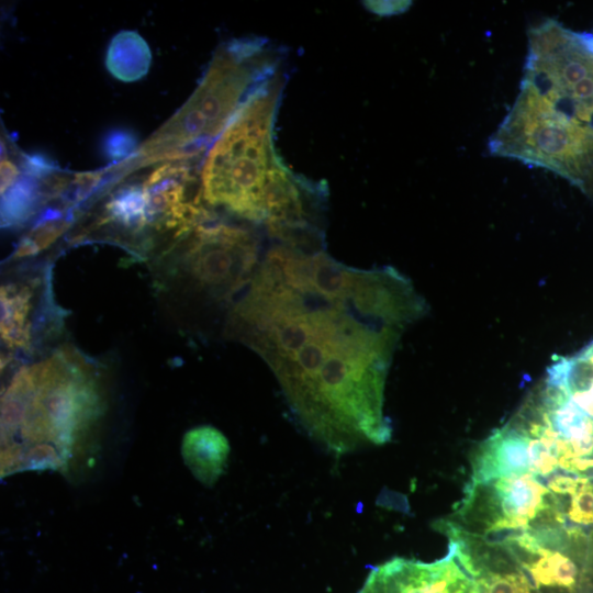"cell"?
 Listing matches in <instances>:
<instances>
[{
	"instance_id": "cell-11",
	"label": "cell",
	"mask_w": 593,
	"mask_h": 593,
	"mask_svg": "<svg viewBox=\"0 0 593 593\" xmlns=\"http://www.w3.org/2000/svg\"><path fill=\"white\" fill-rule=\"evenodd\" d=\"M37 281H15L1 287V339L11 349L31 350L32 311Z\"/></svg>"
},
{
	"instance_id": "cell-17",
	"label": "cell",
	"mask_w": 593,
	"mask_h": 593,
	"mask_svg": "<svg viewBox=\"0 0 593 593\" xmlns=\"http://www.w3.org/2000/svg\"><path fill=\"white\" fill-rule=\"evenodd\" d=\"M528 458L529 472L535 474L548 475L558 467L557 458L550 454L548 448L538 438L529 437Z\"/></svg>"
},
{
	"instance_id": "cell-2",
	"label": "cell",
	"mask_w": 593,
	"mask_h": 593,
	"mask_svg": "<svg viewBox=\"0 0 593 593\" xmlns=\"http://www.w3.org/2000/svg\"><path fill=\"white\" fill-rule=\"evenodd\" d=\"M105 411L101 372L64 346L21 367L1 396V473L68 472L90 449Z\"/></svg>"
},
{
	"instance_id": "cell-15",
	"label": "cell",
	"mask_w": 593,
	"mask_h": 593,
	"mask_svg": "<svg viewBox=\"0 0 593 593\" xmlns=\"http://www.w3.org/2000/svg\"><path fill=\"white\" fill-rule=\"evenodd\" d=\"M477 582L482 593H533L523 568L511 572L481 570Z\"/></svg>"
},
{
	"instance_id": "cell-21",
	"label": "cell",
	"mask_w": 593,
	"mask_h": 593,
	"mask_svg": "<svg viewBox=\"0 0 593 593\" xmlns=\"http://www.w3.org/2000/svg\"><path fill=\"white\" fill-rule=\"evenodd\" d=\"M582 43L585 45V47L593 53V33H581L579 34Z\"/></svg>"
},
{
	"instance_id": "cell-22",
	"label": "cell",
	"mask_w": 593,
	"mask_h": 593,
	"mask_svg": "<svg viewBox=\"0 0 593 593\" xmlns=\"http://www.w3.org/2000/svg\"><path fill=\"white\" fill-rule=\"evenodd\" d=\"M588 348L593 350V342L588 346Z\"/></svg>"
},
{
	"instance_id": "cell-10",
	"label": "cell",
	"mask_w": 593,
	"mask_h": 593,
	"mask_svg": "<svg viewBox=\"0 0 593 593\" xmlns=\"http://www.w3.org/2000/svg\"><path fill=\"white\" fill-rule=\"evenodd\" d=\"M493 486L503 517L518 526L529 527L528 522L548 504L559 503L557 496L529 472L500 478Z\"/></svg>"
},
{
	"instance_id": "cell-9",
	"label": "cell",
	"mask_w": 593,
	"mask_h": 593,
	"mask_svg": "<svg viewBox=\"0 0 593 593\" xmlns=\"http://www.w3.org/2000/svg\"><path fill=\"white\" fill-rule=\"evenodd\" d=\"M181 455L194 478L203 485L212 486L226 468L230 444L217 428L202 425L184 434Z\"/></svg>"
},
{
	"instance_id": "cell-18",
	"label": "cell",
	"mask_w": 593,
	"mask_h": 593,
	"mask_svg": "<svg viewBox=\"0 0 593 593\" xmlns=\"http://www.w3.org/2000/svg\"><path fill=\"white\" fill-rule=\"evenodd\" d=\"M136 148V137L127 131H114L104 142L105 154L112 159H121L132 154Z\"/></svg>"
},
{
	"instance_id": "cell-12",
	"label": "cell",
	"mask_w": 593,
	"mask_h": 593,
	"mask_svg": "<svg viewBox=\"0 0 593 593\" xmlns=\"http://www.w3.org/2000/svg\"><path fill=\"white\" fill-rule=\"evenodd\" d=\"M549 380L560 385L569 402L593 419V350L563 357L548 369Z\"/></svg>"
},
{
	"instance_id": "cell-3",
	"label": "cell",
	"mask_w": 593,
	"mask_h": 593,
	"mask_svg": "<svg viewBox=\"0 0 593 593\" xmlns=\"http://www.w3.org/2000/svg\"><path fill=\"white\" fill-rule=\"evenodd\" d=\"M282 55L269 41L222 44L188 101L137 150L136 163L160 164L201 155L247 99L278 70Z\"/></svg>"
},
{
	"instance_id": "cell-19",
	"label": "cell",
	"mask_w": 593,
	"mask_h": 593,
	"mask_svg": "<svg viewBox=\"0 0 593 593\" xmlns=\"http://www.w3.org/2000/svg\"><path fill=\"white\" fill-rule=\"evenodd\" d=\"M20 171L18 166L7 157L1 159V194H3L18 180Z\"/></svg>"
},
{
	"instance_id": "cell-7",
	"label": "cell",
	"mask_w": 593,
	"mask_h": 593,
	"mask_svg": "<svg viewBox=\"0 0 593 593\" xmlns=\"http://www.w3.org/2000/svg\"><path fill=\"white\" fill-rule=\"evenodd\" d=\"M523 79L562 111L593 125V53L549 19L529 29Z\"/></svg>"
},
{
	"instance_id": "cell-4",
	"label": "cell",
	"mask_w": 593,
	"mask_h": 593,
	"mask_svg": "<svg viewBox=\"0 0 593 593\" xmlns=\"http://www.w3.org/2000/svg\"><path fill=\"white\" fill-rule=\"evenodd\" d=\"M286 83L283 67L235 113L201 168L203 199L243 220L266 221V194L276 166L273 125Z\"/></svg>"
},
{
	"instance_id": "cell-16",
	"label": "cell",
	"mask_w": 593,
	"mask_h": 593,
	"mask_svg": "<svg viewBox=\"0 0 593 593\" xmlns=\"http://www.w3.org/2000/svg\"><path fill=\"white\" fill-rule=\"evenodd\" d=\"M68 223L60 220H46L36 225L18 245L13 258L32 256L54 243L67 228Z\"/></svg>"
},
{
	"instance_id": "cell-8",
	"label": "cell",
	"mask_w": 593,
	"mask_h": 593,
	"mask_svg": "<svg viewBox=\"0 0 593 593\" xmlns=\"http://www.w3.org/2000/svg\"><path fill=\"white\" fill-rule=\"evenodd\" d=\"M528 441L526 432L510 419L475 450L472 482L485 483L497 477L529 472Z\"/></svg>"
},
{
	"instance_id": "cell-1",
	"label": "cell",
	"mask_w": 593,
	"mask_h": 593,
	"mask_svg": "<svg viewBox=\"0 0 593 593\" xmlns=\"http://www.w3.org/2000/svg\"><path fill=\"white\" fill-rule=\"evenodd\" d=\"M232 302L227 336L266 361L307 436L335 455L391 438L385 378L402 332L427 311L407 278L271 238Z\"/></svg>"
},
{
	"instance_id": "cell-13",
	"label": "cell",
	"mask_w": 593,
	"mask_h": 593,
	"mask_svg": "<svg viewBox=\"0 0 593 593\" xmlns=\"http://www.w3.org/2000/svg\"><path fill=\"white\" fill-rule=\"evenodd\" d=\"M150 63L149 46L137 32L121 31L112 37L105 66L114 78L124 82L139 80L147 74Z\"/></svg>"
},
{
	"instance_id": "cell-20",
	"label": "cell",
	"mask_w": 593,
	"mask_h": 593,
	"mask_svg": "<svg viewBox=\"0 0 593 593\" xmlns=\"http://www.w3.org/2000/svg\"><path fill=\"white\" fill-rule=\"evenodd\" d=\"M590 539H591V551H590V558H589L586 593H593V532L590 534Z\"/></svg>"
},
{
	"instance_id": "cell-14",
	"label": "cell",
	"mask_w": 593,
	"mask_h": 593,
	"mask_svg": "<svg viewBox=\"0 0 593 593\" xmlns=\"http://www.w3.org/2000/svg\"><path fill=\"white\" fill-rule=\"evenodd\" d=\"M38 177L27 175L18 179L2 194V226H13L26 221L36 210L41 199Z\"/></svg>"
},
{
	"instance_id": "cell-6",
	"label": "cell",
	"mask_w": 593,
	"mask_h": 593,
	"mask_svg": "<svg viewBox=\"0 0 593 593\" xmlns=\"http://www.w3.org/2000/svg\"><path fill=\"white\" fill-rule=\"evenodd\" d=\"M166 254L174 273L192 290L232 302L253 275L261 245L250 228L215 217L172 242Z\"/></svg>"
},
{
	"instance_id": "cell-5",
	"label": "cell",
	"mask_w": 593,
	"mask_h": 593,
	"mask_svg": "<svg viewBox=\"0 0 593 593\" xmlns=\"http://www.w3.org/2000/svg\"><path fill=\"white\" fill-rule=\"evenodd\" d=\"M488 148L492 156L550 170L593 200V125L556 107L525 79Z\"/></svg>"
}]
</instances>
